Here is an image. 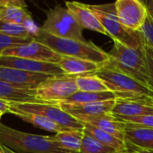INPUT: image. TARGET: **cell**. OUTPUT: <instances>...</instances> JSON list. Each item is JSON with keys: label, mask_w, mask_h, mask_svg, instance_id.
Masks as SVG:
<instances>
[{"label": "cell", "mask_w": 153, "mask_h": 153, "mask_svg": "<svg viewBox=\"0 0 153 153\" xmlns=\"http://www.w3.org/2000/svg\"><path fill=\"white\" fill-rule=\"evenodd\" d=\"M117 100L153 102V90L134 77L117 69L108 62L95 74Z\"/></svg>", "instance_id": "obj_1"}, {"label": "cell", "mask_w": 153, "mask_h": 153, "mask_svg": "<svg viewBox=\"0 0 153 153\" xmlns=\"http://www.w3.org/2000/svg\"><path fill=\"white\" fill-rule=\"evenodd\" d=\"M35 39L45 44L62 56L84 59L99 65H105L110 59L108 53L91 42L57 38L43 31L40 28Z\"/></svg>", "instance_id": "obj_2"}, {"label": "cell", "mask_w": 153, "mask_h": 153, "mask_svg": "<svg viewBox=\"0 0 153 153\" xmlns=\"http://www.w3.org/2000/svg\"><path fill=\"white\" fill-rule=\"evenodd\" d=\"M0 144L18 153L68 152L49 135L24 133L0 123Z\"/></svg>", "instance_id": "obj_3"}, {"label": "cell", "mask_w": 153, "mask_h": 153, "mask_svg": "<svg viewBox=\"0 0 153 153\" xmlns=\"http://www.w3.org/2000/svg\"><path fill=\"white\" fill-rule=\"evenodd\" d=\"M109 56L110 59L108 63L111 65L152 88L143 48L135 49L118 41H114V46L109 53Z\"/></svg>", "instance_id": "obj_4"}, {"label": "cell", "mask_w": 153, "mask_h": 153, "mask_svg": "<svg viewBox=\"0 0 153 153\" xmlns=\"http://www.w3.org/2000/svg\"><path fill=\"white\" fill-rule=\"evenodd\" d=\"M88 6L97 16L101 25L106 30L108 36L110 37L113 41H118L135 49L143 48V39L142 33L140 31H132L121 24L116 13L114 3L97 5L88 4Z\"/></svg>", "instance_id": "obj_5"}, {"label": "cell", "mask_w": 153, "mask_h": 153, "mask_svg": "<svg viewBox=\"0 0 153 153\" xmlns=\"http://www.w3.org/2000/svg\"><path fill=\"white\" fill-rule=\"evenodd\" d=\"M40 29L55 37L86 41L83 38V28L66 7L57 5L51 9Z\"/></svg>", "instance_id": "obj_6"}, {"label": "cell", "mask_w": 153, "mask_h": 153, "mask_svg": "<svg viewBox=\"0 0 153 153\" xmlns=\"http://www.w3.org/2000/svg\"><path fill=\"white\" fill-rule=\"evenodd\" d=\"M15 110L43 116L57 125L70 130L84 129V125L64 111L57 104L52 103H9V111Z\"/></svg>", "instance_id": "obj_7"}, {"label": "cell", "mask_w": 153, "mask_h": 153, "mask_svg": "<svg viewBox=\"0 0 153 153\" xmlns=\"http://www.w3.org/2000/svg\"><path fill=\"white\" fill-rule=\"evenodd\" d=\"M78 91L75 76L61 75L53 76L42 82L36 89V97L42 103L63 101Z\"/></svg>", "instance_id": "obj_8"}, {"label": "cell", "mask_w": 153, "mask_h": 153, "mask_svg": "<svg viewBox=\"0 0 153 153\" xmlns=\"http://www.w3.org/2000/svg\"><path fill=\"white\" fill-rule=\"evenodd\" d=\"M114 4L121 24L132 31H140L149 14L145 3L139 0H117Z\"/></svg>", "instance_id": "obj_9"}, {"label": "cell", "mask_w": 153, "mask_h": 153, "mask_svg": "<svg viewBox=\"0 0 153 153\" xmlns=\"http://www.w3.org/2000/svg\"><path fill=\"white\" fill-rule=\"evenodd\" d=\"M0 56H15L53 64H59L62 58V56L58 55L50 48L36 39H33L32 41L26 44L6 48L1 52Z\"/></svg>", "instance_id": "obj_10"}, {"label": "cell", "mask_w": 153, "mask_h": 153, "mask_svg": "<svg viewBox=\"0 0 153 153\" xmlns=\"http://www.w3.org/2000/svg\"><path fill=\"white\" fill-rule=\"evenodd\" d=\"M0 66L14 68L30 73L45 74L53 76L65 75L58 64L34 61L26 58L15 56H0Z\"/></svg>", "instance_id": "obj_11"}, {"label": "cell", "mask_w": 153, "mask_h": 153, "mask_svg": "<svg viewBox=\"0 0 153 153\" xmlns=\"http://www.w3.org/2000/svg\"><path fill=\"white\" fill-rule=\"evenodd\" d=\"M51 77L53 75L0 66V79L21 89L36 90L42 82Z\"/></svg>", "instance_id": "obj_12"}, {"label": "cell", "mask_w": 153, "mask_h": 153, "mask_svg": "<svg viewBox=\"0 0 153 153\" xmlns=\"http://www.w3.org/2000/svg\"><path fill=\"white\" fill-rule=\"evenodd\" d=\"M117 100H109L91 103H65L56 102L64 111L77 118L79 117H92L106 114H112Z\"/></svg>", "instance_id": "obj_13"}, {"label": "cell", "mask_w": 153, "mask_h": 153, "mask_svg": "<svg viewBox=\"0 0 153 153\" xmlns=\"http://www.w3.org/2000/svg\"><path fill=\"white\" fill-rule=\"evenodd\" d=\"M82 124H89L98 129H100L122 142H126L124 125L119 122L113 114H106L92 117H79L76 118Z\"/></svg>", "instance_id": "obj_14"}, {"label": "cell", "mask_w": 153, "mask_h": 153, "mask_svg": "<svg viewBox=\"0 0 153 153\" xmlns=\"http://www.w3.org/2000/svg\"><path fill=\"white\" fill-rule=\"evenodd\" d=\"M65 7L74 16L83 29H88L108 36V33L88 4L78 2H65Z\"/></svg>", "instance_id": "obj_15"}, {"label": "cell", "mask_w": 153, "mask_h": 153, "mask_svg": "<svg viewBox=\"0 0 153 153\" xmlns=\"http://www.w3.org/2000/svg\"><path fill=\"white\" fill-rule=\"evenodd\" d=\"M124 132L128 146L137 150L153 151V128L124 125Z\"/></svg>", "instance_id": "obj_16"}, {"label": "cell", "mask_w": 153, "mask_h": 153, "mask_svg": "<svg viewBox=\"0 0 153 153\" xmlns=\"http://www.w3.org/2000/svg\"><path fill=\"white\" fill-rule=\"evenodd\" d=\"M0 100L8 103H42L36 97V90L21 89L1 79Z\"/></svg>", "instance_id": "obj_17"}, {"label": "cell", "mask_w": 153, "mask_h": 153, "mask_svg": "<svg viewBox=\"0 0 153 153\" xmlns=\"http://www.w3.org/2000/svg\"><path fill=\"white\" fill-rule=\"evenodd\" d=\"M58 65L65 75L73 76L95 74L103 65L91 61L69 56H62Z\"/></svg>", "instance_id": "obj_18"}, {"label": "cell", "mask_w": 153, "mask_h": 153, "mask_svg": "<svg viewBox=\"0 0 153 153\" xmlns=\"http://www.w3.org/2000/svg\"><path fill=\"white\" fill-rule=\"evenodd\" d=\"M112 114L125 117L153 115V102L132 101L117 99V103Z\"/></svg>", "instance_id": "obj_19"}, {"label": "cell", "mask_w": 153, "mask_h": 153, "mask_svg": "<svg viewBox=\"0 0 153 153\" xmlns=\"http://www.w3.org/2000/svg\"><path fill=\"white\" fill-rule=\"evenodd\" d=\"M0 21L24 25L36 35V33L32 30V28H35V24L32 21L30 13L26 10V8L1 6Z\"/></svg>", "instance_id": "obj_20"}, {"label": "cell", "mask_w": 153, "mask_h": 153, "mask_svg": "<svg viewBox=\"0 0 153 153\" xmlns=\"http://www.w3.org/2000/svg\"><path fill=\"white\" fill-rule=\"evenodd\" d=\"M50 138L56 142L65 152H80L83 138V130H67L49 135Z\"/></svg>", "instance_id": "obj_21"}, {"label": "cell", "mask_w": 153, "mask_h": 153, "mask_svg": "<svg viewBox=\"0 0 153 153\" xmlns=\"http://www.w3.org/2000/svg\"><path fill=\"white\" fill-rule=\"evenodd\" d=\"M9 113H12L13 115L18 117L20 119H22V121L31 124L32 126L39 127L40 129L48 131V132H52V133H60V132H64V131H67L70 129H66L59 125H57L56 123L49 120L48 118L40 116V115H37V114H31V113H25V112H21V111H15V110H11L9 111Z\"/></svg>", "instance_id": "obj_22"}, {"label": "cell", "mask_w": 153, "mask_h": 153, "mask_svg": "<svg viewBox=\"0 0 153 153\" xmlns=\"http://www.w3.org/2000/svg\"><path fill=\"white\" fill-rule=\"evenodd\" d=\"M83 125H84V129H83L84 132L91 135L93 138H95L102 144L114 149L117 153L125 152L128 150V146L126 143L122 142L119 139L116 138L115 136L100 129H98L89 124H83Z\"/></svg>", "instance_id": "obj_23"}, {"label": "cell", "mask_w": 153, "mask_h": 153, "mask_svg": "<svg viewBox=\"0 0 153 153\" xmlns=\"http://www.w3.org/2000/svg\"><path fill=\"white\" fill-rule=\"evenodd\" d=\"M75 82L79 91L84 92H106L110 91L105 82L96 74L75 76Z\"/></svg>", "instance_id": "obj_24"}, {"label": "cell", "mask_w": 153, "mask_h": 153, "mask_svg": "<svg viewBox=\"0 0 153 153\" xmlns=\"http://www.w3.org/2000/svg\"><path fill=\"white\" fill-rule=\"evenodd\" d=\"M109 100H117L116 95L112 91L106 92H84V91H76L74 94L65 99L63 101L65 103H91V102H99L105 101Z\"/></svg>", "instance_id": "obj_25"}, {"label": "cell", "mask_w": 153, "mask_h": 153, "mask_svg": "<svg viewBox=\"0 0 153 153\" xmlns=\"http://www.w3.org/2000/svg\"><path fill=\"white\" fill-rule=\"evenodd\" d=\"M0 32L15 38L34 39L36 38V35L24 25L15 24L12 22H3V21H0Z\"/></svg>", "instance_id": "obj_26"}, {"label": "cell", "mask_w": 153, "mask_h": 153, "mask_svg": "<svg viewBox=\"0 0 153 153\" xmlns=\"http://www.w3.org/2000/svg\"><path fill=\"white\" fill-rule=\"evenodd\" d=\"M81 153H117L114 149L106 146L83 131Z\"/></svg>", "instance_id": "obj_27"}, {"label": "cell", "mask_w": 153, "mask_h": 153, "mask_svg": "<svg viewBox=\"0 0 153 153\" xmlns=\"http://www.w3.org/2000/svg\"><path fill=\"white\" fill-rule=\"evenodd\" d=\"M114 117L124 125H131L146 128H153V115L139 116V117H125L114 115Z\"/></svg>", "instance_id": "obj_28"}, {"label": "cell", "mask_w": 153, "mask_h": 153, "mask_svg": "<svg viewBox=\"0 0 153 153\" xmlns=\"http://www.w3.org/2000/svg\"><path fill=\"white\" fill-rule=\"evenodd\" d=\"M34 39H22V38H15L12 37L4 33L0 32V54L6 48L15 47L22 44H26L32 41Z\"/></svg>", "instance_id": "obj_29"}, {"label": "cell", "mask_w": 153, "mask_h": 153, "mask_svg": "<svg viewBox=\"0 0 153 153\" xmlns=\"http://www.w3.org/2000/svg\"><path fill=\"white\" fill-rule=\"evenodd\" d=\"M140 32L143 35V41L146 42L153 49V20L150 14H148L146 22Z\"/></svg>", "instance_id": "obj_30"}, {"label": "cell", "mask_w": 153, "mask_h": 153, "mask_svg": "<svg viewBox=\"0 0 153 153\" xmlns=\"http://www.w3.org/2000/svg\"><path fill=\"white\" fill-rule=\"evenodd\" d=\"M143 48L145 56H146L148 72H149V76H150V82H151L152 88L153 89V49L144 41H143Z\"/></svg>", "instance_id": "obj_31"}, {"label": "cell", "mask_w": 153, "mask_h": 153, "mask_svg": "<svg viewBox=\"0 0 153 153\" xmlns=\"http://www.w3.org/2000/svg\"><path fill=\"white\" fill-rule=\"evenodd\" d=\"M2 6L26 8V3L22 0H0Z\"/></svg>", "instance_id": "obj_32"}, {"label": "cell", "mask_w": 153, "mask_h": 153, "mask_svg": "<svg viewBox=\"0 0 153 153\" xmlns=\"http://www.w3.org/2000/svg\"><path fill=\"white\" fill-rule=\"evenodd\" d=\"M8 110H9V103L0 100V111L6 113L8 112Z\"/></svg>", "instance_id": "obj_33"}, {"label": "cell", "mask_w": 153, "mask_h": 153, "mask_svg": "<svg viewBox=\"0 0 153 153\" xmlns=\"http://www.w3.org/2000/svg\"><path fill=\"white\" fill-rule=\"evenodd\" d=\"M122 153H153V151H143V150H137V149H129Z\"/></svg>", "instance_id": "obj_34"}, {"label": "cell", "mask_w": 153, "mask_h": 153, "mask_svg": "<svg viewBox=\"0 0 153 153\" xmlns=\"http://www.w3.org/2000/svg\"><path fill=\"white\" fill-rule=\"evenodd\" d=\"M146 6H147V9H148V13L149 14L151 15V17L152 18L153 20V0L152 1H148L145 3Z\"/></svg>", "instance_id": "obj_35"}, {"label": "cell", "mask_w": 153, "mask_h": 153, "mask_svg": "<svg viewBox=\"0 0 153 153\" xmlns=\"http://www.w3.org/2000/svg\"><path fill=\"white\" fill-rule=\"evenodd\" d=\"M0 145H1V144H0ZM1 147H2V149H3V152H4V153H18V152H13V151H12V150H10V149H8V148H7V147H5V146L1 145Z\"/></svg>", "instance_id": "obj_36"}, {"label": "cell", "mask_w": 153, "mask_h": 153, "mask_svg": "<svg viewBox=\"0 0 153 153\" xmlns=\"http://www.w3.org/2000/svg\"><path fill=\"white\" fill-rule=\"evenodd\" d=\"M4 114V112H2V111H0V119H1V117H2V116H3Z\"/></svg>", "instance_id": "obj_37"}, {"label": "cell", "mask_w": 153, "mask_h": 153, "mask_svg": "<svg viewBox=\"0 0 153 153\" xmlns=\"http://www.w3.org/2000/svg\"><path fill=\"white\" fill-rule=\"evenodd\" d=\"M0 153H4V152H3V149H2V147H1V145H0Z\"/></svg>", "instance_id": "obj_38"}, {"label": "cell", "mask_w": 153, "mask_h": 153, "mask_svg": "<svg viewBox=\"0 0 153 153\" xmlns=\"http://www.w3.org/2000/svg\"><path fill=\"white\" fill-rule=\"evenodd\" d=\"M60 153H81V152H60Z\"/></svg>", "instance_id": "obj_39"}, {"label": "cell", "mask_w": 153, "mask_h": 153, "mask_svg": "<svg viewBox=\"0 0 153 153\" xmlns=\"http://www.w3.org/2000/svg\"><path fill=\"white\" fill-rule=\"evenodd\" d=\"M1 6H2V5H1V3H0V7H1Z\"/></svg>", "instance_id": "obj_40"}]
</instances>
